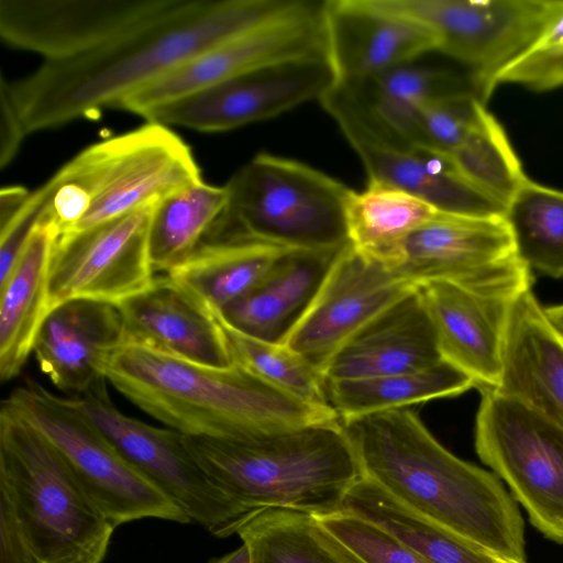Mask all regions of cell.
<instances>
[{"label": "cell", "instance_id": "16", "mask_svg": "<svg viewBox=\"0 0 563 563\" xmlns=\"http://www.w3.org/2000/svg\"><path fill=\"white\" fill-rule=\"evenodd\" d=\"M155 202L57 236L48 273L49 312L73 300L118 306L152 286L156 277L147 231Z\"/></svg>", "mask_w": 563, "mask_h": 563}, {"label": "cell", "instance_id": "22", "mask_svg": "<svg viewBox=\"0 0 563 563\" xmlns=\"http://www.w3.org/2000/svg\"><path fill=\"white\" fill-rule=\"evenodd\" d=\"M122 341L117 306L73 300L48 313L33 353L41 372L55 387L79 395L104 378L101 364Z\"/></svg>", "mask_w": 563, "mask_h": 563}, {"label": "cell", "instance_id": "34", "mask_svg": "<svg viewBox=\"0 0 563 563\" xmlns=\"http://www.w3.org/2000/svg\"><path fill=\"white\" fill-rule=\"evenodd\" d=\"M504 219L526 265L563 278V191L527 178L506 206Z\"/></svg>", "mask_w": 563, "mask_h": 563}, {"label": "cell", "instance_id": "46", "mask_svg": "<svg viewBox=\"0 0 563 563\" xmlns=\"http://www.w3.org/2000/svg\"><path fill=\"white\" fill-rule=\"evenodd\" d=\"M495 560H496V563H519V562L506 561V560H501V559H497V558H495Z\"/></svg>", "mask_w": 563, "mask_h": 563}, {"label": "cell", "instance_id": "8", "mask_svg": "<svg viewBox=\"0 0 563 563\" xmlns=\"http://www.w3.org/2000/svg\"><path fill=\"white\" fill-rule=\"evenodd\" d=\"M55 175L75 188L87 207L67 232L122 217L202 180L190 147L152 121L88 146Z\"/></svg>", "mask_w": 563, "mask_h": 563}, {"label": "cell", "instance_id": "11", "mask_svg": "<svg viewBox=\"0 0 563 563\" xmlns=\"http://www.w3.org/2000/svg\"><path fill=\"white\" fill-rule=\"evenodd\" d=\"M319 101L361 158L368 181L405 190L443 213L504 218L506 206L463 176L450 156L383 129L344 84L336 81Z\"/></svg>", "mask_w": 563, "mask_h": 563}, {"label": "cell", "instance_id": "15", "mask_svg": "<svg viewBox=\"0 0 563 563\" xmlns=\"http://www.w3.org/2000/svg\"><path fill=\"white\" fill-rule=\"evenodd\" d=\"M416 288L380 260L347 243L279 342L324 377L335 355L353 338Z\"/></svg>", "mask_w": 563, "mask_h": 563}, {"label": "cell", "instance_id": "37", "mask_svg": "<svg viewBox=\"0 0 563 563\" xmlns=\"http://www.w3.org/2000/svg\"><path fill=\"white\" fill-rule=\"evenodd\" d=\"M486 112L477 96L465 90L438 97L420 109L408 141L421 148L450 156Z\"/></svg>", "mask_w": 563, "mask_h": 563}, {"label": "cell", "instance_id": "41", "mask_svg": "<svg viewBox=\"0 0 563 563\" xmlns=\"http://www.w3.org/2000/svg\"><path fill=\"white\" fill-rule=\"evenodd\" d=\"M0 563H38L3 493H0Z\"/></svg>", "mask_w": 563, "mask_h": 563}, {"label": "cell", "instance_id": "5", "mask_svg": "<svg viewBox=\"0 0 563 563\" xmlns=\"http://www.w3.org/2000/svg\"><path fill=\"white\" fill-rule=\"evenodd\" d=\"M0 493L10 500L38 563H102L113 525L55 446L1 406Z\"/></svg>", "mask_w": 563, "mask_h": 563}, {"label": "cell", "instance_id": "17", "mask_svg": "<svg viewBox=\"0 0 563 563\" xmlns=\"http://www.w3.org/2000/svg\"><path fill=\"white\" fill-rule=\"evenodd\" d=\"M325 54L266 65L148 111L146 121L222 132L320 100L335 84Z\"/></svg>", "mask_w": 563, "mask_h": 563}, {"label": "cell", "instance_id": "31", "mask_svg": "<svg viewBox=\"0 0 563 563\" xmlns=\"http://www.w3.org/2000/svg\"><path fill=\"white\" fill-rule=\"evenodd\" d=\"M236 534L251 563H365L306 511L268 508L244 521Z\"/></svg>", "mask_w": 563, "mask_h": 563}, {"label": "cell", "instance_id": "12", "mask_svg": "<svg viewBox=\"0 0 563 563\" xmlns=\"http://www.w3.org/2000/svg\"><path fill=\"white\" fill-rule=\"evenodd\" d=\"M107 383L101 378L70 399L122 457L176 503L192 522L218 538L236 533L240 515L191 455L185 435L120 411L110 398Z\"/></svg>", "mask_w": 563, "mask_h": 563}, {"label": "cell", "instance_id": "1", "mask_svg": "<svg viewBox=\"0 0 563 563\" xmlns=\"http://www.w3.org/2000/svg\"><path fill=\"white\" fill-rule=\"evenodd\" d=\"M295 0H172L161 15L91 49L1 77L26 133L97 117L188 59L288 10Z\"/></svg>", "mask_w": 563, "mask_h": 563}, {"label": "cell", "instance_id": "6", "mask_svg": "<svg viewBox=\"0 0 563 563\" xmlns=\"http://www.w3.org/2000/svg\"><path fill=\"white\" fill-rule=\"evenodd\" d=\"M228 205L208 241L245 238L290 251H338L349 242L352 189L305 163L260 153L224 185Z\"/></svg>", "mask_w": 563, "mask_h": 563}, {"label": "cell", "instance_id": "3", "mask_svg": "<svg viewBox=\"0 0 563 563\" xmlns=\"http://www.w3.org/2000/svg\"><path fill=\"white\" fill-rule=\"evenodd\" d=\"M121 395L184 435L235 440L338 420L331 407L308 404L233 363H192L123 340L101 364Z\"/></svg>", "mask_w": 563, "mask_h": 563}, {"label": "cell", "instance_id": "39", "mask_svg": "<svg viewBox=\"0 0 563 563\" xmlns=\"http://www.w3.org/2000/svg\"><path fill=\"white\" fill-rule=\"evenodd\" d=\"M54 190V181L49 178L31 192L24 207L0 228V284L8 278L35 228L48 211Z\"/></svg>", "mask_w": 563, "mask_h": 563}, {"label": "cell", "instance_id": "28", "mask_svg": "<svg viewBox=\"0 0 563 563\" xmlns=\"http://www.w3.org/2000/svg\"><path fill=\"white\" fill-rule=\"evenodd\" d=\"M473 387L467 375L444 361L412 372L325 379L329 405L341 421L457 396Z\"/></svg>", "mask_w": 563, "mask_h": 563}, {"label": "cell", "instance_id": "23", "mask_svg": "<svg viewBox=\"0 0 563 563\" xmlns=\"http://www.w3.org/2000/svg\"><path fill=\"white\" fill-rule=\"evenodd\" d=\"M496 390L563 428V338L531 288L511 303Z\"/></svg>", "mask_w": 563, "mask_h": 563}, {"label": "cell", "instance_id": "10", "mask_svg": "<svg viewBox=\"0 0 563 563\" xmlns=\"http://www.w3.org/2000/svg\"><path fill=\"white\" fill-rule=\"evenodd\" d=\"M408 283L448 282L472 292L514 299L532 285L504 218L440 213L382 260Z\"/></svg>", "mask_w": 563, "mask_h": 563}, {"label": "cell", "instance_id": "40", "mask_svg": "<svg viewBox=\"0 0 563 563\" xmlns=\"http://www.w3.org/2000/svg\"><path fill=\"white\" fill-rule=\"evenodd\" d=\"M516 84L536 91H547L563 85V46L526 51L504 67L495 86Z\"/></svg>", "mask_w": 563, "mask_h": 563}, {"label": "cell", "instance_id": "18", "mask_svg": "<svg viewBox=\"0 0 563 563\" xmlns=\"http://www.w3.org/2000/svg\"><path fill=\"white\" fill-rule=\"evenodd\" d=\"M172 0H0V35L44 59L76 55L147 22Z\"/></svg>", "mask_w": 563, "mask_h": 563}, {"label": "cell", "instance_id": "13", "mask_svg": "<svg viewBox=\"0 0 563 563\" xmlns=\"http://www.w3.org/2000/svg\"><path fill=\"white\" fill-rule=\"evenodd\" d=\"M390 9L429 27L438 49L471 69V81L484 103L498 73L540 36L558 0H383Z\"/></svg>", "mask_w": 563, "mask_h": 563}, {"label": "cell", "instance_id": "26", "mask_svg": "<svg viewBox=\"0 0 563 563\" xmlns=\"http://www.w3.org/2000/svg\"><path fill=\"white\" fill-rule=\"evenodd\" d=\"M340 250L285 252L253 290L216 312L245 334L279 342L312 299Z\"/></svg>", "mask_w": 563, "mask_h": 563}, {"label": "cell", "instance_id": "44", "mask_svg": "<svg viewBox=\"0 0 563 563\" xmlns=\"http://www.w3.org/2000/svg\"><path fill=\"white\" fill-rule=\"evenodd\" d=\"M208 563H251L249 548L242 543L236 550L219 558H212Z\"/></svg>", "mask_w": 563, "mask_h": 563}, {"label": "cell", "instance_id": "36", "mask_svg": "<svg viewBox=\"0 0 563 563\" xmlns=\"http://www.w3.org/2000/svg\"><path fill=\"white\" fill-rule=\"evenodd\" d=\"M450 157L463 176L505 206L528 178L505 130L488 111Z\"/></svg>", "mask_w": 563, "mask_h": 563}, {"label": "cell", "instance_id": "32", "mask_svg": "<svg viewBox=\"0 0 563 563\" xmlns=\"http://www.w3.org/2000/svg\"><path fill=\"white\" fill-rule=\"evenodd\" d=\"M440 213L412 194L367 181L364 190H351L347 198L349 242L358 251L382 260L405 238Z\"/></svg>", "mask_w": 563, "mask_h": 563}, {"label": "cell", "instance_id": "25", "mask_svg": "<svg viewBox=\"0 0 563 563\" xmlns=\"http://www.w3.org/2000/svg\"><path fill=\"white\" fill-rule=\"evenodd\" d=\"M51 208V207H49ZM59 230L49 209L0 284V377L11 380L34 351L49 313L48 273Z\"/></svg>", "mask_w": 563, "mask_h": 563}, {"label": "cell", "instance_id": "27", "mask_svg": "<svg viewBox=\"0 0 563 563\" xmlns=\"http://www.w3.org/2000/svg\"><path fill=\"white\" fill-rule=\"evenodd\" d=\"M287 251L245 238L213 240L165 275L221 312L253 290Z\"/></svg>", "mask_w": 563, "mask_h": 563}, {"label": "cell", "instance_id": "2", "mask_svg": "<svg viewBox=\"0 0 563 563\" xmlns=\"http://www.w3.org/2000/svg\"><path fill=\"white\" fill-rule=\"evenodd\" d=\"M341 423L364 477L472 545L527 563L525 522L504 483L445 449L415 411L387 410Z\"/></svg>", "mask_w": 563, "mask_h": 563}, {"label": "cell", "instance_id": "35", "mask_svg": "<svg viewBox=\"0 0 563 563\" xmlns=\"http://www.w3.org/2000/svg\"><path fill=\"white\" fill-rule=\"evenodd\" d=\"M216 312V311H214ZM233 360L273 387L311 405L330 407L325 378L305 358L277 341L245 334L216 312Z\"/></svg>", "mask_w": 563, "mask_h": 563}, {"label": "cell", "instance_id": "33", "mask_svg": "<svg viewBox=\"0 0 563 563\" xmlns=\"http://www.w3.org/2000/svg\"><path fill=\"white\" fill-rule=\"evenodd\" d=\"M344 85L383 129L407 141L412 123L426 103L448 93L463 91L452 73L415 63Z\"/></svg>", "mask_w": 563, "mask_h": 563}, {"label": "cell", "instance_id": "20", "mask_svg": "<svg viewBox=\"0 0 563 563\" xmlns=\"http://www.w3.org/2000/svg\"><path fill=\"white\" fill-rule=\"evenodd\" d=\"M117 308L125 341L202 365L233 364L216 312L168 275Z\"/></svg>", "mask_w": 563, "mask_h": 563}, {"label": "cell", "instance_id": "4", "mask_svg": "<svg viewBox=\"0 0 563 563\" xmlns=\"http://www.w3.org/2000/svg\"><path fill=\"white\" fill-rule=\"evenodd\" d=\"M185 442L241 525L268 508L332 516L364 477L340 419L235 440L185 435Z\"/></svg>", "mask_w": 563, "mask_h": 563}, {"label": "cell", "instance_id": "43", "mask_svg": "<svg viewBox=\"0 0 563 563\" xmlns=\"http://www.w3.org/2000/svg\"><path fill=\"white\" fill-rule=\"evenodd\" d=\"M31 192L21 186L3 187L0 191V228L24 207Z\"/></svg>", "mask_w": 563, "mask_h": 563}, {"label": "cell", "instance_id": "14", "mask_svg": "<svg viewBox=\"0 0 563 563\" xmlns=\"http://www.w3.org/2000/svg\"><path fill=\"white\" fill-rule=\"evenodd\" d=\"M325 54L323 1L296 0L271 21L174 67L114 109L144 117L165 103L277 62Z\"/></svg>", "mask_w": 563, "mask_h": 563}, {"label": "cell", "instance_id": "24", "mask_svg": "<svg viewBox=\"0 0 563 563\" xmlns=\"http://www.w3.org/2000/svg\"><path fill=\"white\" fill-rule=\"evenodd\" d=\"M442 361L430 314L417 287L353 338L330 363L324 378L412 372Z\"/></svg>", "mask_w": 563, "mask_h": 563}, {"label": "cell", "instance_id": "29", "mask_svg": "<svg viewBox=\"0 0 563 563\" xmlns=\"http://www.w3.org/2000/svg\"><path fill=\"white\" fill-rule=\"evenodd\" d=\"M228 189L202 180L181 187L157 200L147 231L155 272L168 274L201 246L223 214Z\"/></svg>", "mask_w": 563, "mask_h": 563}, {"label": "cell", "instance_id": "38", "mask_svg": "<svg viewBox=\"0 0 563 563\" xmlns=\"http://www.w3.org/2000/svg\"><path fill=\"white\" fill-rule=\"evenodd\" d=\"M365 563H430L375 523L346 511L320 518Z\"/></svg>", "mask_w": 563, "mask_h": 563}, {"label": "cell", "instance_id": "30", "mask_svg": "<svg viewBox=\"0 0 563 563\" xmlns=\"http://www.w3.org/2000/svg\"><path fill=\"white\" fill-rule=\"evenodd\" d=\"M342 511L375 523L430 563H496L495 556L412 511L367 477L346 494Z\"/></svg>", "mask_w": 563, "mask_h": 563}, {"label": "cell", "instance_id": "7", "mask_svg": "<svg viewBox=\"0 0 563 563\" xmlns=\"http://www.w3.org/2000/svg\"><path fill=\"white\" fill-rule=\"evenodd\" d=\"M43 434L114 528L144 518L178 523L189 516L112 446L70 398L27 379L2 402Z\"/></svg>", "mask_w": 563, "mask_h": 563}, {"label": "cell", "instance_id": "21", "mask_svg": "<svg viewBox=\"0 0 563 563\" xmlns=\"http://www.w3.org/2000/svg\"><path fill=\"white\" fill-rule=\"evenodd\" d=\"M418 287L442 360L467 375L478 390L496 389L515 298L482 296L448 282Z\"/></svg>", "mask_w": 563, "mask_h": 563}, {"label": "cell", "instance_id": "42", "mask_svg": "<svg viewBox=\"0 0 563 563\" xmlns=\"http://www.w3.org/2000/svg\"><path fill=\"white\" fill-rule=\"evenodd\" d=\"M27 135L7 92L0 88V167L15 157L22 140Z\"/></svg>", "mask_w": 563, "mask_h": 563}, {"label": "cell", "instance_id": "45", "mask_svg": "<svg viewBox=\"0 0 563 563\" xmlns=\"http://www.w3.org/2000/svg\"><path fill=\"white\" fill-rule=\"evenodd\" d=\"M543 309L551 325L563 338V303L543 307Z\"/></svg>", "mask_w": 563, "mask_h": 563}, {"label": "cell", "instance_id": "19", "mask_svg": "<svg viewBox=\"0 0 563 563\" xmlns=\"http://www.w3.org/2000/svg\"><path fill=\"white\" fill-rule=\"evenodd\" d=\"M327 56L338 82L356 84L438 49L434 33L383 0L323 1Z\"/></svg>", "mask_w": 563, "mask_h": 563}, {"label": "cell", "instance_id": "9", "mask_svg": "<svg viewBox=\"0 0 563 563\" xmlns=\"http://www.w3.org/2000/svg\"><path fill=\"white\" fill-rule=\"evenodd\" d=\"M475 421L481 461L545 538L563 544V428L496 389H483Z\"/></svg>", "mask_w": 563, "mask_h": 563}]
</instances>
